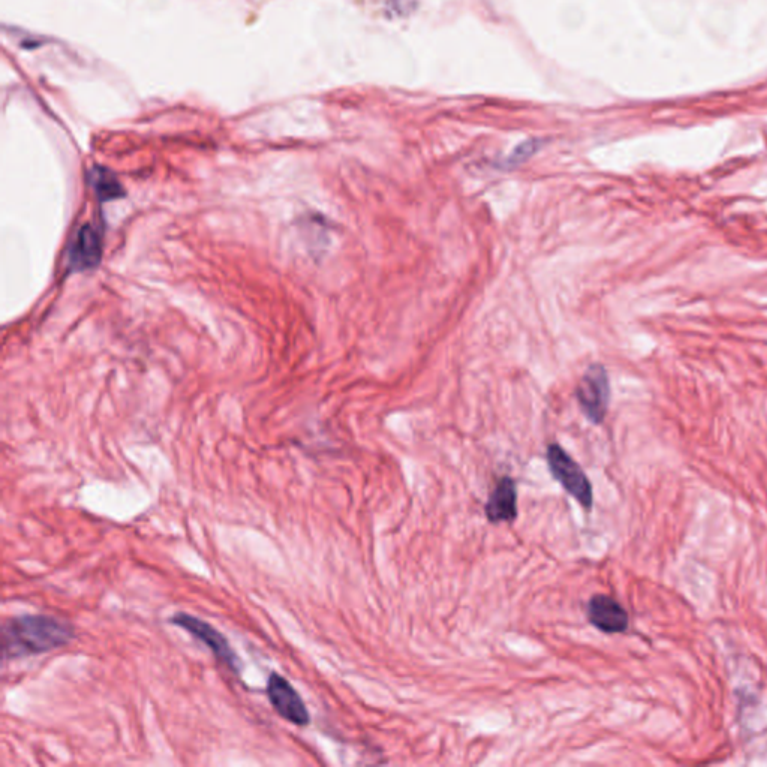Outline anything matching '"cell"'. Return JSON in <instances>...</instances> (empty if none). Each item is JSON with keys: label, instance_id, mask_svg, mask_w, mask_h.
Segmentation results:
<instances>
[{"label": "cell", "instance_id": "1", "mask_svg": "<svg viewBox=\"0 0 767 767\" xmlns=\"http://www.w3.org/2000/svg\"><path fill=\"white\" fill-rule=\"evenodd\" d=\"M74 637V625L57 616H15L2 625V660L47 654L69 645Z\"/></svg>", "mask_w": 767, "mask_h": 767}, {"label": "cell", "instance_id": "10", "mask_svg": "<svg viewBox=\"0 0 767 767\" xmlns=\"http://www.w3.org/2000/svg\"><path fill=\"white\" fill-rule=\"evenodd\" d=\"M541 147V141L538 140H529L525 141V143L520 144V146H517L516 149H514V152L511 153L510 156H508L507 161H505V165L507 167H514V165L522 164V162L528 161L531 156H534V153L538 152V149Z\"/></svg>", "mask_w": 767, "mask_h": 767}, {"label": "cell", "instance_id": "7", "mask_svg": "<svg viewBox=\"0 0 767 767\" xmlns=\"http://www.w3.org/2000/svg\"><path fill=\"white\" fill-rule=\"evenodd\" d=\"M588 619L601 633L621 634L628 630L627 610L609 595H594L588 603Z\"/></svg>", "mask_w": 767, "mask_h": 767}, {"label": "cell", "instance_id": "2", "mask_svg": "<svg viewBox=\"0 0 767 767\" xmlns=\"http://www.w3.org/2000/svg\"><path fill=\"white\" fill-rule=\"evenodd\" d=\"M546 457L553 478L585 510H591L592 505H594V490H592L591 481L586 477L579 463L558 444L549 445Z\"/></svg>", "mask_w": 767, "mask_h": 767}, {"label": "cell", "instance_id": "8", "mask_svg": "<svg viewBox=\"0 0 767 767\" xmlns=\"http://www.w3.org/2000/svg\"><path fill=\"white\" fill-rule=\"evenodd\" d=\"M484 511H486L487 520L495 525L516 520L517 486L513 478L502 477L496 481Z\"/></svg>", "mask_w": 767, "mask_h": 767}, {"label": "cell", "instance_id": "4", "mask_svg": "<svg viewBox=\"0 0 767 767\" xmlns=\"http://www.w3.org/2000/svg\"><path fill=\"white\" fill-rule=\"evenodd\" d=\"M577 399L583 414L591 423H603L610 400L609 377L603 366H589L577 387Z\"/></svg>", "mask_w": 767, "mask_h": 767}, {"label": "cell", "instance_id": "3", "mask_svg": "<svg viewBox=\"0 0 767 767\" xmlns=\"http://www.w3.org/2000/svg\"><path fill=\"white\" fill-rule=\"evenodd\" d=\"M171 624L174 627L182 628L186 633L191 634L198 642L203 643L209 648V651L221 661L228 669L234 673L240 672V660L236 652L231 649L230 643L225 639L224 634L219 633L215 627L197 616L188 615V613L179 612L171 616Z\"/></svg>", "mask_w": 767, "mask_h": 767}, {"label": "cell", "instance_id": "5", "mask_svg": "<svg viewBox=\"0 0 767 767\" xmlns=\"http://www.w3.org/2000/svg\"><path fill=\"white\" fill-rule=\"evenodd\" d=\"M267 697L279 717L294 726L305 727L311 723V715L296 688L279 673H272L267 681Z\"/></svg>", "mask_w": 767, "mask_h": 767}, {"label": "cell", "instance_id": "9", "mask_svg": "<svg viewBox=\"0 0 767 767\" xmlns=\"http://www.w3.org/2000/svg\"><path fill=\"white\" fill-rule=\"evenodd\" d=\"M89 183L101 201L119 200L125 195L116 174L101 165H95L90 170Z\"/></svg>", "mask_w": 767, "mask_h": 767}, {"label": "cell", "instance_id": "6", "mask_svg": "<svg viewBox=\"0 0 767 767\" xmlns=\"http://www.w3.org/2000/svg\"><path fill=\"white\" fill-rule=\"evenodd\" d=\"M102 257V236L93 224H86L75 233L69 248L68 264L72 272L92 270Z\"/></svg>", "mask_w": 767, "mask_h": 767}]
</instances>
